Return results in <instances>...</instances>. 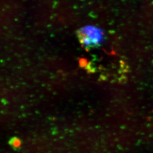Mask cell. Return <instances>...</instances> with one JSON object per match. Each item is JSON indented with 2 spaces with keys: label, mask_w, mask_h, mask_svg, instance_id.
<instances>
[{
  "label": "cell",
  "mask_w": 153,
  "mask_h": 153,
  "mask_svg": "<svg viewBox=\"0 0 153 153\" xmlns=\"http://www.w3.org/2000/svg\"><path fill=\"white\" fill-rule=\"evenodd\" d=\"M79 63L80 66L82 67V68L86 67H87V65H88L87 60L85 58H81L79 60Z\"/></svg>",
  "instance_id": "3"
},
{
  "label": "cell",
  "mask_w": 153,
  "mask_h": 153,
  "mask_svg": "<svg viewBox=\"0 0 153 153\" xmlns=\"http://www.w3.org/2000/svg\"><path fill=\"white\" fill-rule=\"evenodd\" d=\"M77 36L81 45L87 50L101 45L105 34L101 28L94 26H87L77 31Z\"/></svg>",
  "instance_id": "1"
},
{
  "label": "cell",
  "mask_w": 153,
  "mask_h": 153,
  "mask_svg": "<svg viewBox=\"0 0 153 153\" xmlns=\"http://www.w3.org/2000/svg\"><path fill=\"white\" fill-rule=\"evenodd\" d=\"M9 144L12 147L15 149H18L22 144L21 140L16 137L12 138L9 141Z\"/></svg>",
  "instance_id": "2"
}]
</instances>
